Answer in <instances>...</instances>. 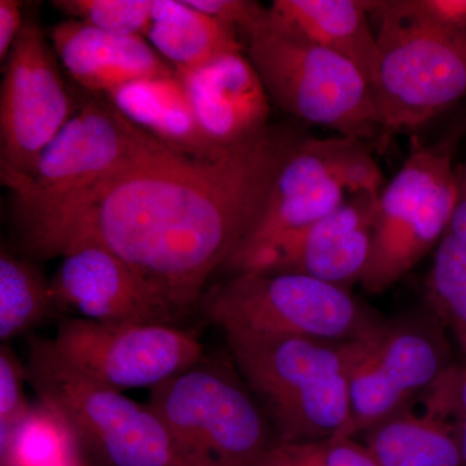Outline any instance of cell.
Listing matches in <instances>:
<instances>
[{
  "label": "cell",
  "mask_w": 466,
  "mask_h": 466,
  "mask_svg": "<svg viewBox=\"0 0 466 466\" xmlns=\"http://www.w3.org/2000/svg\"><path fill=\"white\" fill-rule=\"evenodd\" d=\"M50 41L76 84L94 95L177 73L146 38L103 32L72 18L52 27Z\"/></svg>",
  "instance_id": "obj_17"
},
{
  "label": "cell",
  "mask_w": 466,
  "mask_h": 466,
  "mask_svg": "<svg viewBox=\"0 0 466 466\" xmlns=\"http://www.w3.org/2000/svg\"><path fill=\"white\" fill-rule=\"evenodd\" d=\"M460 179H461V196L466 198V165L464 171H462V174L460 175Z\"/></svg>",
  "instance_id": "obj_31"
},
{
  "label": "cell",
  "mask_w": 466,
  "mask_h": 466,
  "mask_svg": "<svg viewBox=\"0 0 466 466\" xmlns=\"http://www.w3.org/2000/svg\"><path fill=\"white\" fill-rule=\"evenodd\" d=\"M426 311L441 324L466 363V242L447 232L424 283Z\"/></svg>",
  "instance_id": "obj_23"
},
{
  "label": "cell",
  "mask_w": 466,
  "mask_h": 466,
  "mask_svg": "<svg viewBox=\"0 0 466 466\" xmlns=\"http://www.w3.org/2000/svg\"><path fill=\"white\" fill-rule=\"evenodd\" d=\"M41 26L25 23L5 60L0 90V175L5 187L32 173L76 108Z\"/></svg>",
  "instance_id": "obj_12"
},
{
  "label": "cell",
  "mask_w": 466,
  "mask_h": 466,
  "mask_svg": "<svg viewBox=\"0 0 466 466\" xmlns=\"http://www.w3.org/2000/svg\"><path fill=\"white\" fill-rule=\"evenodd\" d=\"M56 308L48 281L29 260L0 250V341L32 329Z\"/></svg>",
  "instance_id": "obj_22"
},
{
  "label": "cell",
  "mask_w": 466,
  "mask_h": 466,
  "mask_svg": "<svg viewBox=\"0 0 466 466\" xmlns=\"http://www.w3.org/2000/svg\"><path fill=\"white\" fill-rule=\"evenodd\" d=\"M157 142L108 100L82 101L32 173L8 186L16 198L18 225L94 188Z\"/></svg>",
  "instance_id": "obj_11"
},
{
  "label": "cell",
  "mask_w": 466,
  "mask_h": 466,
  "mask_svg": "<svg viewBox=\"0 0 466 466\" xmlns=\"http://www.w3.org/2000/svg\"><path fill=\"white\" fill-rule=\"evenodd\" d=\"M268 9L285 25L354 64L372 86L377 39L366 0H275Z\"/></svg>",
  "instance_id": "obj_20"
},
{
  "label": "cell",
  "mask_w": 466,
  "mask_h": 466,
  "mask_svg": "<svg viewBox=\"0 0 466 466\" xmlns=\"http://www.w3.org/2000/svg\"><path fill=\"white\" fill-rule=\"evenodd\" d=\"M351 422L348 437L421 400L455 364L449 334L424 311L385 319L346 342Z\"/></svg>",
  "instance_id": "obj_10"
},
{
  "label": "cell",
  "mask_w": 466,
  "mask_h": 466,
  "mask_svg": "<svg viewBox=\"0 0 466 466\" xmlns=\"http://www.w3.org/2000/svg\"><path fill=\"white\" fill-rule=\"evenodd\" d=\"M27 382L87 466H195L149 404L76 370L48 339H32Z\"/></svg>",
  "instance_id": "obj_2"
},
{
  "label": "cell",
  "mask_w": 466,
  "mask_h": 466,
  "mask_svg": "<svg viewBox=\"0 0 466 466\" xmlns=\"http://www.w3.org/2000/svg\"><path fill=\"white\" fill-rule=\"evenodd\" d=\"M187 2L208 16L236 27L244 35L259 23L267 11L260 3L251 2V0H187Z\"/></svg>",
  "instance_id": "obj_28"
},
{
  "label": "cell",
  "mask_w": 466,
  "mask_h": 466,
  "mask_svg": "<svg viewBox=\"0 0 466 466\" xmlns=\"http://www.w3.org/2000/svg\"><path fill=\"white\" fill-rule=\"evenodd\" d=\"M305 137L299 126H269L208 157L158 140L103 183L18 226L21 241L36 258H52L76 238H97L179 323L253 231L279 168Z\"/></svg>",
  "instance_id": "obj_1"
},
{
  "label": "cell",
  "mask_w": 466,
  "mask_h": 466,
  "mask_svg": "<svg viewBox=\"0 0 466 466\" xmlns=\"http://www.w3.org/2000/svg\"><path fill=\"white\" fill-rule=\"evenodd\" d=\"M460 240L466 242V198L460 196L458 208L453 213L452 220H451L449 231Z\"/></svg>",
  "instance_id": "obj_30"
},
{
  "label": "cell",
  "mask_w": 466,
  "mask_h": 466,
  "mask_svg": "<svg viewBox=\"0 0 466 466\" xmlns=\"http://www.w3.org/2000/svg\"><path fill=\"white\" fill-rule=\"evenodd\" d=\"M429 394L450 416L466 466V363L460 361L453 364L429 390Z\"/></svg>",
  "instance_id": "obj_27"
},
{
  "label": "cell",
  "mask_w": 466,
  "mask_h": 466,
  "mask_svg": "<svg viewBox=\"0 0 466 466\" xmlns=\"http://www.w3.org/2000/svg\"><path fill=\"white\" fill-rule=\"evenodd\" d=\"M7 466H9V465H7Z\"/></svg>",
  "instance_id": "obj_32"
},
{
  "label": "cell",
  "mask_w": 466,
  "mask_h": 466,
  "mask_svg": "<svg viewBox=\"0 0 466 466\" xmlns=\"http://www.w3.org/2000/svg\"><path fill=\"white\" fill-rule=\"evenodd\" d=\"M256 466H377L363 441L334 437L311 441H276Z\"/></svg>",
  "instance_id": "obj_25"
},
{
  "label": "cell",
  "mask_w": 466,
  "mask_h": 466,
  "mask_svg": "<svg viewBox=\"0 0 466 466\" xmlns=\"http://www.w3.org/2000/svg\"><path fill=\"white\" fill-rule=\"evenodd\" d=\"M459 137L419 146L380 193L372 253L360 287L367 293L390 289L424 259L449 231L461 196L453 165Z\"/></svg>",
  "instance_id": "obj_9"
},
{
  "label": "cell",
  "mask_w": 466,
  "mask_h": 466,
  "mask_svg": "<svg viewBox=\"0 0 466 466\" xmlns=\"http://www.w3.org/2000/svg\"><path fill=\"white\" fill-rule=\"evenodd\" d=\"M24 26L23 3L17 0H0V60H7Z\"/></svg>",
  "instance_id": "obj_29"
},
{
  "label": "cell",
  "mask_w": 466,
  "mask_h": 466,
  "mask_svg": "<svg viewBox=\"0 0 466 466\" xmlns=\"http://www.w3.org/2000/svg\"><path fill=\"white\" fill-rule=\"evenodd\" d=\"M148 404L195 466H256L276 443L231 358H202L150 389Z\"/></svg>",
  "instance_id": "obj_6"
},
{
  "label": "cell",
  "mask_w": 466,
  "mask_h": 466,
  "mask_svg": "<svg viewBox=\"0 0 466 466\" xmlns=\"http://www.w3.org/2000/svg\"><path fill=\"white\" fill-rule=\"evenodd\" d=\"M225 339L229 358L274 428L276 441L348 437L346 342L248 332H226Z\"/></svg>",
  "instance_id": "obj_3"
},
{
  "label": "cell",
  "mask_w": 466,
  "mask_h": 466,
  "mask_svg": "<svg viewBox=\"0 0 466 466\" xmlns=\"http://www.w3.org/2000/svg\"><path fill=\"white\" fill-rule=\"evenodd\" d=\"M377 20L372 81L381 142L416 130L466 97V30L435 20L422 0H370Z\"/></svg>",
  "instance_id": "obj_4"
},
{
  "label": "cell",
  "mask_w": 466,
  "mask_h": 466,
  "mask_svg": "<svg viewBox=\"0 0 466 466\" xmlns=\"http://www.w3.org/2000/svg\"><path fill=\"white\" fill-rule=\"evenodd\" d=\"M147 41L177 73L244 52L236 27L208 16L187 0H153Z\"/></svg>",
  "instance_id": "obj_21"
},
{
  "label": "cell",
  "mask_w": 466,
  "mask_h": 466,
  "mask_svg": "<svg viewBox=\"0 0 466 466\" xmlns=\"http://www.w3.org/2000/svg\"><path fill=\"white\" fill-rule=\"evenodd\" d=\"M61 257L51 280L56 308L100 323L177 325L133 269L97 238H76Z\"/></svg>",
  "instance_id": "obj_14"
},
{
  "label": "cell",
  "mask_w": 466,
  "mask_h": 466,
  "mask_svg": "<svg viewBox=\"0 0 466 466\" xmlns=\"http://www.w3.org/2000/svg\"><path fill=\"white\" fill-rule=\"evenodd\" d=\"M198 309L223 333L306 337L330 342L360 339L383 319L351 290L289 272L228 276L208 288Z\"/></svg>",
  "instance_id": "obj_8"
},
{
  "label": "cell",
  "mask_w": 466,
  "mask_h": 466,
  "mask_svg": "<svg viewBox=\"0 0 466 466\" xmlns=\"http://www.w3.org/2000/svg\"><path fill=\"white\" fill-rule=\"evenodd\" d=\"M51 341L67 363L119 391L153 389L204 358L198 337L173 324L100 323L76 317L58 325Z\"/></svg>",
  "instance_id": "obj_13"
},
{
  "label": "cell",
  "mask_w": 466,
  "mask_h": 466,
  "mask_svg": "<svg viewBox=\"0 0 466 466\" xmlns=\"http://www.w3.org/2000/svg\"><path fill=\"white\" fill-rule=\"evenodd\" d=\"M386 417L363 434V444L377 466H464L455 428L431 395Z\"/></svg>",
  "instance_id": "obj_18"
},
{
  "label": "cell",
  "mask_w": 466,
  "mask_h": 466,
  "mask_svg": "<svg viewBox=\"0 0 466 466\" xmlns=\"http://www.w3.org/2000/svg\"><path fill=\"white\" fill-rule=\"evenodd\" d=\"M245 38L247 56L279 108L341 137L381 142L372 86L354 64L285 25L268 7Z\"/></svg>",
  "instance_id": "obj_5"
},
{
  "label": "cell",
  "mask_w": 466,
  "mask_h": 466,
  "mask_svg": "<svg viewBox=\"0 0 466 466\" xmlns=\"http://www.w3.org/2000/svg\"><path fill=\"white\" fill-rule=\"evenodd\" d=\"M55 8L95 29L147 39L153 0H57Z\"/></svg>",
  "instance_id": "obj_24"
},
{
  "label": "cell",
  "mask_w": 466,
  "mask_h": 466,
  "mask_svg": "<svg viewBox=\"0 0 466 466\" xmlns=\"http://www.w3.org/2000/svg\"><path fill=\"white\" fill-rule=\"evenodd\" d=\"M208 142L229 149L256 139L269 127L271 100L244 52L177 73Z\"/></svg>",
  "instance_id": "obj_16"
},
{
  "label": "cell",
  "mask_w": 466,
  "mask_h": 466,
  "mask_svg": "<svg viewBox=\"0 0 466 466\" xmlns=\"http://www.w3.org/2000/svg\"><path fill=\"white\" fill-rule=\"evenodd\" d=\"M385 182L370 143L306 135L279 168L258 222L222 271L245 274L254 263L358 193H381Z\"/></svg>",
  "instance_id": "obj_7"
},
{
  "label": "cell",
  "mask_w": 466,
  "mask_h": 466,
  "mask_svg": "<svg viewBox=\"0 0 466 466\" xmlns=\"http://www.w3.org/2000/svg\"><path fill=\"white\" fill-rule=\"evenodd\" d=\"M104 97L125 118L170 148L200 157L226 150L208 142L177 73L131 82Z\"/></svg>",
  "instance_id": "obj_19"
},
{
  "label": "cell",
  "mask_w": 466,
  "mask_h": 466,
  "mask_svg": "<svg viewBox=\"0 0 466 466\" xmlns=\"http://www.w3.org/2000/svg\"><path fill=\"white\" fill-rule=\"evenodd\" d=\"M26 367L8 345L0 348V459L11 450L21 426L32 416L24 394Z\"/></svg>",
  "instance_id": "obj_26"
},
{
  "label": "cell",
  "mask_w": 466,
  "mask_h": 466,
  "mask_svg": "<svg viewBox=\"0 0 466 466\" xmlns=\"http://www.w3.org/2000/svg\"><path fill=\"white\" fill-rule=\"evenodd\" d=\"M380 195L358 193L260 257L248 272H289L351 290L372 253ZM247 274V272H245Z\"/></svg>",
  "instance_id": "obj_15"
}]
</instances>
